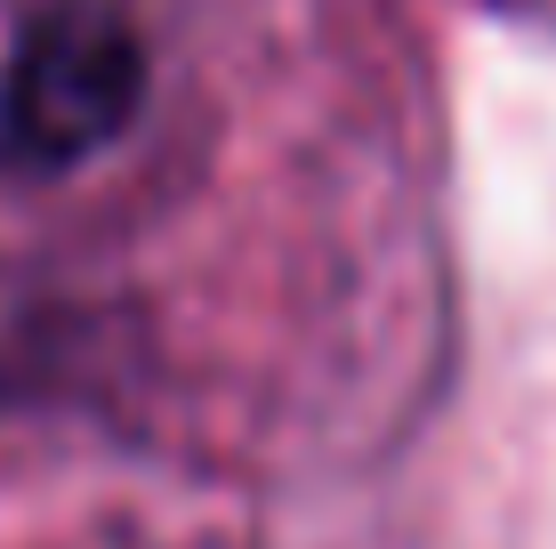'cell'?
<instances>
[{
  "mask_svg": "<svg viewBox=\"0 0 556 549\" xmlns=\"http://www.w3.org/2000/svg\"><path fill=\"white\" fill-rule=\"evenodd\" d=\"M146 105V49L105 9H56L25 25L0 82V162L73 170L129 129Z\"/></svg>",
  "mask_w": 556,
  "mask_h": 549,
  "instance_id": "cell-1",
  "label": "cell"
}]
</instances>
